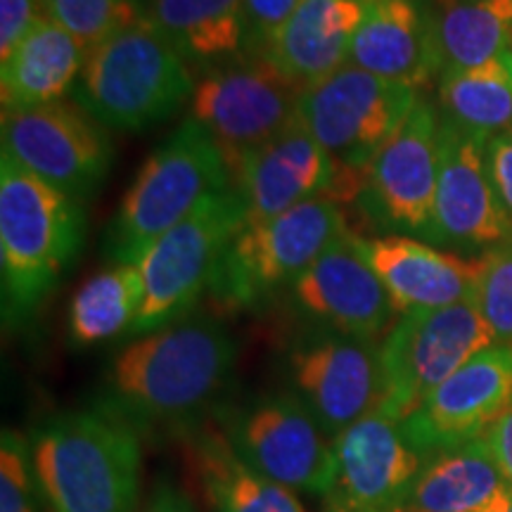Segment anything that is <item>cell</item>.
Listing matches in <instances>:
<instances>
[{
    "label": "cell",
    "mask_w": 512,
    "mask_h": 512,
    "mask_svg": "<svg viewBox=\"0 0 512 512\" xmlns=\"http://www.w3.org/2000/svg\"><path fill=\"white\" fill-rule=\"evenodd\" d=\"M238 347L219 320L181 318L117 351L100 403L143 432L197 430L226 392Z\"/></svg>",
    "instance_id": "6da1fadb"
},
{
    "label": "cell",
    "mask_w": 512,
    "mask_h": 512,
    "mask_svg": "<svg viewBox=\"0 0 512 512\" xmlns=\"http://www.w3.org/2000/svg\"><path fill=\"white\" fill-rule=\"evenodd\" d=\"M38 489L50 512H136L140 432L102 403L55 415L29 437Z\"/></svg>",
    "instance_id": "7a4b0ae2"
},
{
    "label": "cell",
    "mask_w": 512,
    "mask_h": 512,
    "mask_svg": "<svg viewBox=\"0 0 512 512\" xmlns=\"http://www.w3.org/2000/svg\"><path fill=\"white\" fill-rule=\"evenodd\" d=\"M83 242V204L0 157V287L8 328L34 316L79 259Z\"/></svg>",
    "instance_id": "3957f363"
},
{
    "label": "cell",
    "mask_w": 512,
    "mask_h": 512,
    "mask_svg": "<svg viewBox=\"0 0 512 512\" xmlns=\"http://www.w3.org/2000/svg\"><path fill=\"white\" fill-rule=\"evenodd\" d=\"M195 86L190 62L143 17L88 50L74 100L107 131L143 133L174 117Z\"/></svg>",
    "instance_id": "277c9868"
},
{
    "label": "cell",
    "mask_w": 512,
    "mask_h": 512,
    "mask_svg": "<svg viewBox=\"0 0 512 512\" xmlns=\"http://www.w3.org/2000/svg\"><path fill=\"white\" fill-rule=\"evenodd\" d=\"M230 185L214 138L188 117L138 169L102 233V254L112 264H138L162 235Z\"/></svg>",
    "instance_id": "5b68a950"
},
{
    "label": "cell",
    "mask_w": 512,
    "mask_h": 512,
    "mask_svg": "<svg viewBox=\"0 0 512 512\" xmlns=\"http://www.w3.org/2000/svg\"><path fill=\"white\" fill-rule=\"evenodd\" d=\"M347 233V214L332 200H311L271 219L245 223L216 266L211 299L228 311L254 309L297 283Z\"/></svg>",
    "instance_id": "8992f818"
},
{
    "label": "cell",
    "mask_w": 512,
    "mask_h": 512,
    "mask_svg": "<svg viewBox=\"0 0 512 512\" xmlns=\"http://www.w3.org/2000/svg\"><path fill=\"white\" fill-rule=\"evenodd\" d=\"M245 202L230 188L214 192L188 219L162 235L138 259L145 297L131 335H147L176 323L209 292L230 240L245 226Z\"/></svg>",
    "instance_id": "52a82bcc"
},
{
    "label": "cell",
    "mask_w": 512,
    "mask_h": 512,
    "mask_svg": "<svg viewBox=\"0 0 512 512\" xmlns=\"http://www.w3.org/2000/svg\"><path fill=\"white\" fill-rule=\"evenodd\" d=\"M496 344L475 299L401 313L380 344L377 411L403 422L441 382Z\"/></svg>",
    "instance_id": "ba28073f"
},
{
    "label": "cell",
    "mask_w": 512,
    "mask_h": 512,
    "mask_svg": "<svg viewBox=\"0 0 512 512\" xmlns=\"http://www.w3.org/2000/svg\"><path fill=\"white\" fill-rule=\"evenodd\" d=\"M302 93L264 57H242L197 81L190 119L207 128L235 183L247 159L299 117Z\"/></svg>",
    "instance_id": "9c48e42d"
},
{
    "label": "cell",
    "mask_w": 512,
    "mask_h": 512,
    "mask_svg": "<svg viewBox=\"0 0 512 512\" xmlns=\"http://www.w3.org/2000/svg\"><path fill=\"white\" fill-rule=\"evenodd\" d=\"M418 100L413 88L344 64L304 88L299 119L342 169L368 171Z\"/></svg>",
    "instance_id": "30bf717a"
},
{
    "label": "cell",
    "mask_w": 512,
    "mask_h": 512,
    "mask_svg": "<svg viewBox=\"0 0 512 512\" xmlns=\"http://www.w3.org/2000/svg\"><path fill=\"white\" fill-rule=\"evenodd\" d=\"M3 155L83 202L105 183L114 162L110 131L76 100L3 110Z\"/></svg>",
    "instance_id": "8fae6325"
},
{
    "label": "cell",
    "mask_w": 512,
    "mask_h": 512,
    "mask_svg": "<svg viewBox=\"0 0 512 512\" xmlns=\"http://www.w3.org/2000/svg\"><path fill=\"white\" fill-rule=\"evenodd\" d=\"M233 451L287 489L325 498L335 470L332 437L294 394H268L223 422Z\"/></svg>",
    "instance_id": "7c38bea8"
},
{
    "label": "cell",
    "mask_w": 512,
    "mask_h": 512,
    "mask_svg": "<svg viewBox=\"0 0 512 512\" xmlns=\"http://www.w3.org/2000/svg\"><path fill=\"white\" fill-rule=\"evenodd\" d=\"M439 126L437 107L420 98L368 166L356 204L384 235L430 242L439 183Z\"/></svg>",
    "instance_id": "4fadbf2b"
},
{
    "label": "cell",
    "mask_w": 512,
    "mask_h": 512,
    "mask_svg": "<svg viewBox=\"0 0 512 512\" xmlns=\"http://www.w3.org/2000/svg\"><path fill=\"white\" fill-rule=\"evenodd\" d=\"M363 185L366 171L342 169L297 117L247 159L233 188L245 202V223H256L311 200L356 202Z\"/></svg>",
    "instance_id": "5bb4252c"
},
{
    "label": "cell",
    "mask_w": 512,
    "mask_h": 512,
    "mask_svg": "<svg viewBox=\"0 0 512 512\" xmlns=\"http://www.w3.org/2000/svg\"><path fill=\"white\" fill-rule=\"evenodd\" d=\"M489 140L441 117L439 183L430 245L470 254L512 245V221L491 181Z\"/></svg>",
    "instance_id": "9a60e30c"
},
{
    "label": "cell",
    "mask_w": 512,
    "mask_h": 512,
    "mask_svg": "<svg viewBox=\"0 0 512 512\" xmlns=\"http://www.w3.org/2000/svg\"><path fill=\"white\" fill-rule=\"evenodd\" d=\"M335 470L325 512H401L425 456L408 441L401 422L368 413L332 439Z\"/></svg>",
    "instance_id": "2e32d148"
},
{
    "label": "cell",
    "mask_w": 512,
    "mask_h": 512,
    "mask_svg": "<svg viewBox=\"0 0 512 512\" xmlns=\"http://www.w3.org/2000/svg\"><path fill=\"white\" fill-rule=\"evenodd\" d=\"M287 368L294 396L332 439L380 403V347L370 339L320 328L294 342Z\"/></svg>",
    "instance_id": "e0dca14e"
},
{
    "label": "cell",
    "mask_w": 512,
    "mask_h": 512,
    "mask_svg": "<svg viewBox=\"0 0 512 512\" xmlns=\"http://www.w3.org/2000/svg\"><path fill=\"white\" fill-rule=\"evenodd\" d=\"M512 408V347L491 344L401 422L425 458L484 439Z\"/></svg>",
    "instance_id": "ac0fdd59"
},
{
    "label": "cell",
    "mask_w": 512,
    "mask_h": 512,
    "mask_svg": "<svg viewBox=\"0 0 512 512\" xmlns=\"http://www.w3.org/2000/svg\"><path fill=\"white\" fill-rule=\"evenodd\" d=\"M358 238L349 230L290 290L294 304L325 330L375 342L394 325L396 309Z\"/></svg>",
    "instance_id": "d6986e66"
},
{
    "label": "cell",
    "mask_w": 512,
    "mask_h": 512,
    "mask_svg": "<svg viewBox=\"0 0 512 512\" xmlns=\"http://www.w3.org/2000/svg\"><path fill=\"white\" fill-rule=\"evenodd\" d=\"M396 313L444 309L477 297L486 268V254L458 256L441 252L411 235L358 238Z\"/></svg>",
    "instance_id": "ffe728a7"
},
{
    "label": "cell",
    "mask_w": 512,
    "mask_h": 512,
    "mask_svg": "<svg viewBox=\"0 0 512 512\" xmlns=\"http://www.w3.org/2000/svg\"><path fill=\"white\" fill-rule=\"evenodd\" d=\"M349 64L420 91L439 79L432 0H377L351 41Z\"/></svg>",
    "instance_id": "44dd1931"
},
{
    "label": "cell",
    "mask_w": 512,
    "mask_h": 512,
    "mask_svg": "<svg viewBox=\"0 0 512 512\" xmlns=\"http://www.w3.org/2000/svg\"><path fill=\"white\" fill-rule=\"evenodd\" d=\"M366 8L358 0H302L261 57L309 88L349 64L351 41Z\"/></svg>",
    "instance_id": "7402d4cb"
},
{
    "label": "cell",
    "mask_w": 512,
    "mask_h": 512,
    "mask_svg": "<svg viewBox=\"0 0 512 512\" xmlns=\"http://www.w3.org/2000/svg\"><path fill=\"white\" fill-rule=\"evenodd\" d=\"M188 439V467L211 512H309L287 486L249 467L223 430L197 427Z\"/></svg>",
    "instance_id": "603a6c76"
},
{
    "label": "cell",
    "mask_w": 512,
    "mask_h": 512,
    "mask_svg": "<svg viewBox=\"0 0 512 512\" xmlns=\"http://www.w3.org/2000/svg\"><path fill=\"white\" fill-rule=\"evenodd\" d=\"M88 50L48 15L29 31L0 69L3 110L38 107L74 93Z\"/></svg>",
    "instance_id": "cb8c5ba5"
},
{
    "label": "cell",
    "mask_w": 512,
    "mask_h": 512,
    "mask_svg": "<svg viewBox=\"0 0 512 512\" xmlns=\"http://www.w3.org/2000/svg\"><path fill=\"white\" fill-rule=\"evenodd\" d=\"M145 17L185 60L209 72L247 55L245 0H155Z\"/></svg>",
    "instance_id": "d4e9b609"
},
{
    "label": "cell",
    "mask_w": 512,
    "mask_h": 512,
    "mask_svg": "<svg viewBox=\"0 0 512 512\" xmlns=\"http://www.w3.org/2000/svg\"><path fill=\"white\" fill-rule=\"evenodd\" d=\"M484 439L425 458L401 512H484L505 489Z\"/></svg>",
    "instance_id": "484cf974"
},
{
    "label": "cell",
    "mask_w": 512,
    "mask_h": 512,
    "mask_svg": "<svg viewBox=\"0 0 512 512\" xmlns=\"http://www.w3.org/2000/svg\"><path fill=\"white\" fill-rule=\"evenodd\" d=\"M432 8L441 72L512 53V0H432Z\"/></svg>",
    "instance_id": "4316f807"
},
{
    "label": "cell",
    "mask_w": 512,
    "mask_h": 512,
    "mask_svg": "<svg viewBox=\"0 0 512 512\" xmlns=\"http://www.w3.org/2000/svg\"><path fill=\"white\" fill-rule=\"evenodd\" d=\"M437 81L441 117L486 140L512 131V53L479 67L446 69Z\"/></svg>",
    "instance_id": "83f0119b"
},
{
    "label": "cell",
    "mask_w": 512,
    "mask_h": 512,
    "mask_svg": "<svg viewBox=\"0 0 512 512\" xmlns=\"http://www.w3.org/2000/svg\"><path fill=\"white\" fill-rule=\"evenodd\" d=\"M145 287L138 264H112L74 292L67 332L74 347H95L133 330Z\"/></svg>",
    "instance_id": "f1b7e54d"
},
{
    "label": "cell",
    "mask_w": 512,
    "mask_h": 512,
    "mask_svg": "<svg viewBox=\"0 0 512 512\" xmlns=\"http://www.w3.org/2000/svg\"><path fill=\"white\" fill-rule=\"evenodd\" d=\"M46 15L91 50L145 17L133 0H48Z\"/></svg>",
    "instance_id": "f546056e"
},
{
    "label": "cell",
    "mask_w": 512,
    "mask_h": 512,
    "mask_svg": "<svg viewBox=\"0 0 512 512\" xmlns=\"http://www.w3.org/2000/svg\"><path fill=\"white\" fill-rule=\"evenodd\" d=\"M38 491L29 439L5 430L0 437V512H38Z\"/></svg>",
    "instance_id": "4dcf8cb0"
},
{
    "label": "cell",
    "mask_w": 512,
    "mask_h": 512,
    "mask_svg": "<svg viewBox=\"0 0 512 512\" xmlns=\"http://www.w3.org/2000/svg\"><path fill=\"white\" fill-rule=\"evenodd\" d=\"M475 302L496 344L512 347V245L486 252Z\"/></svg>",
    "instance_id": "1f68e13d"
},
{
    "label": "cell",
    "mask_w": 512,
    "mask_h": 512,
    "mask_svg": "<svg viewBox=\"0 0 512 512\" xmlns=\"http://www.w3.org/2000/svg\"><path fill=\"white\" fill-rule=\"evenodd\" d=\"M302 0H245L247 55L261 57Z\"/></svg>",
    "instance_id": "d6a6232c"
},
{
    "label": "cell",
    "mask_w": 512,
    "mask_h": 512,
    "mask_svg": "<svg viewBox=\"0 0 512 512\" xmlns=\"http://www.w3.org/2000/svg\"><path fill=\"white\" fill-rule=\"evenodd\" d=\"M43 17L46 5L41 0H0V62L15 53Z\"/></svg>",
    "instance_id": "836d02e7"
},
{
    "label": "cell",
    "mask_w": 512,
    "mask_h": 512,
    "mask_svg": "<svg viewBox=\"0 0 512 512\" xmlns=\"http://www.w3.org/2000/svg\"><path fill=\"white\" fill-rule=\"evenodd\" d=\"M486 159L498 200L512 221V131L498 133L486 143Z\"/></svg>",
    "instance_id": "e575fe53"
},
{
    "label": "cell",
    "mask_w": 512,
    "mask_h": 512,
    "mask_svg": "<svg viewBox=\"0 0 512 512\" xmlns=\"http://www.w3.org/2000/svg\"><path fill=\"white\" fill-rule=\"evenodd\" d=\"M484 441L489 446L491 458H494L505 484L512 486V408L486 432Z\"/></svg>",
    "instance_id": "d590c367"
},
{
    "label": "cell",
    "mask_w": 512,
    "mask_h": 512,
    "mask_svg": "<svg viewBox=\"0 0 512 512\" xmlns=\"http://www.w3.org/2000/svg\"><path fill=\"white\" fill-rule=\"evenodd\" d=\"M143 512H200L197 505L192 503V498L185 491L178 489L176 484H171L169 479L157 482L155 491H152L150 501L145 503Z\"/></svg>",
    "instance_id": "8d00e7d4"
},
{
    "label": "cell",
    "mask_w": 512,
    "mask_h": 512,
    "mask_svg": "<svg viewBox=\"0 0 512 512\" xmlns=\"http://www.w3.org/2000/svg\"><path fill=\"white\" fill-rule=\"evenodd\" d=\"M484 512H512V486H505L501 494L486 505Z\"/></svg>",
    "instance_id": "74e56055"
},
{
    "label": "cell",
    "mask_w": 512,
    "mask_h": 512,
    "mask_svg": "<svg viewBox=\"0 0 512 512\" xmlns=\"http://www.w3.org/2000/svg\"><path fill=\"white\" fill-rule=\"evenodd\" d=\"M133 3H136V5H138V8H140V10H143V12H145V15H147V10H150V8H152V3H155V0H133Z\"/></svg>",
    "instance_id": "f35d334b"
},
{
    "label": "cell",
    "mask_w": 512,
    "mask_h": 512,
    "mask_svg": "<svg viewBox=\"0 0 512 512\" xmlns=\"http://www.w3.org/2000/svg\"><path fill=\"white\" fill-rule=\"evenodd\" d=\"M358 3H363V5H373V3H377V0H358Z\"/></svg>",
    "instance_id": "ab89813d"
},
{
    "label": "cell",
    "mask_w": 512,
    "mask_h": 512,
    "mask_svg": "<svg viewBox=\"0 0 512 512\" xmlns=\"http://www.w3.org/2000/svg\"><path fill=\"white\" fill-rule=\"evenodd\" d=\"M41 3H43V5H46V3H48V0H41Z\"/></svg>",
    "instance_id": "60d3db41"
}]
</instances>
